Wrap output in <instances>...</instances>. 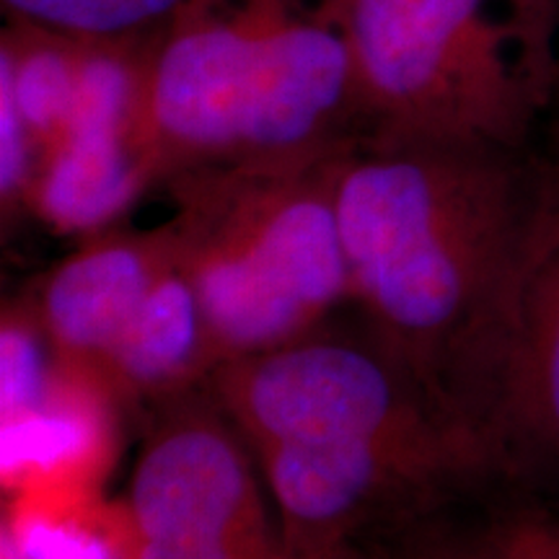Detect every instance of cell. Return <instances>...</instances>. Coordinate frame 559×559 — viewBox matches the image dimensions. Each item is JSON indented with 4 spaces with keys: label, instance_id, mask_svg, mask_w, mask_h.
<instances>
[{
    "label": "cell",
    "instance_id": "obj_1",
    "mask_svg": "<svg viewBox=\"0 0 559 559\" xmlns=\"http://www.w3.org/2000/svg\"><path fill=\"white\" fill-rule=\"evenodd\" d=\"M207 391L260 466L290 559H355L489 485L477 440L362 321L221 362Z\"/></svg>",
    "mask_w": 559,
    "mask_h": 559
},
{
    "label": "cell",
    "instance_id": "obj_2",
    "mask_svg": "<svg viewBox=\"0 0 559 559\" xmlns=\"http://www.w3.org/2000/svg\"><path fill=\"white\" fill-rule=\"evenodd\" d=\"M528 171L531 148L436 140L360 138L337 164L353 309L466 430V391Z\"/></svg>",
    "mask_w": 559,
    "mask_h": 559
},
{
    "label": "cell",
    "instance_id": "obj_3",
    "mask_svg": "<svg viewBox=\"0 0 559 559\" xmlns=\"http://www.w3.org/2000/svg\"><path fill=\"white\" fill-rule=\"evenodd\" d=\"M366 135L353 62L317 0H187L135 52L132 138L153 185L324 156Z\"/></svg>",
    "mask_w": 559,
    "mask_h": 559
},
{
    "label": "cell",
    "instance_id": "obj_4",
    "mask_svg": "<svg viewBox=\"0 0 559 559\" xmlns=\"http://www.w3.org/2000/svg\"><path fill=\"white\" fill-rule=\"evenodd\" d=\"M347 148L205 166L160 185L174 254L198 288L221 362L288 345L353 306L334 202Z\"/></svg>",
    "mask_w": 559,
    "mask_h": 559
},
{
    "label": "cell",
    "instance_id": "obj_5",
    "mask_svg": "<svg viewBox=\"0 0 559 559\" xmlns=\"http://www.w3.org/2000/svg\"><path fill=\"white\" fill-rule=\"evenodd\" d=\"M345 39L366 135L528 151L547 104L500 0H317Z\"/></svg>",
    "mask_w": 559,
    "mask_h": 559
},
{
    "label": "cell",
    "instance_id": "obj_6",
    "mask_svg": "<svg viewBox=\"0 0 559 559\" xmlns=\"http://www.w3.org/2000/svg\"><path fill=\"white\" fill-rule=\"evenodd\" d=\"M464 412L489 481L559 492V143L531 151L519 236Z\"/></svg>",
    "mask_w": 559,
    "mask_h": 559
},
{
    "label": "cell",
    "instance_id": "obj_7",
    "mask_svg": "<svg viewBox=\"0 0 559 559\" xmlns=\"http://www.w3.org/2000/svg\"><path fill=\"white\" fill-rule=\"evenodd\" d=\"M174 260L166 221L143 230L107 228L37 280L24 306L68 376L99 389L111 349Z\"/></svg>",
    "mask_w": 559,
    "mask_h": 559
},
{
    "label": "cell",
    "instance_id": "obj_8",
    "mask_svg": "<svg viewBox=\"0 0 559 559\" xmlns=\"http://www.w3.org/2000/svg\"><path fill=\"white\" fill-rule=\"evenodd\" d=\"M218 366L198 288L174 260L111 349L99 391L156 409L205 386Z\"/></svg>",
    "mask_w": 559,
    "mask_h": 559
},
{
    "label": "cell",
    "instance_id": "obj_9",
    "mask_svg": "<svg viewBox=\"0 0 559 559\" xmlns=\"http://www.w3.org/2000/svg\"><path fill=\"white\" fill-rule=\"evenodd\" d=\"M370 559H559V498L481 485L394 531Z\"/></svg>",
    "mask_w": 559,
    "mask_h": 559
},
{
    "label": "cell",
    "instance_id": "obj_10",
    "mask_svg": "<svg viewBox=\"0 0 559 559\" xmlns=\"http://www.w3.org/2000/svg\"><path fill=\"white\" fill-rule=\"evenodd\" d=\"M9 24L86 47L130 50L164 29L187 0H0Z\"/></svg>",
    "mask_w": 559,
    "mask_h": 559
},
{
    "label": "cell",
    "instance_id": "obj_11",
    "mask_svg": "<svg viewBox=\"0 0 559 559\" xmlns=\"http://www.w3.org/2000/svg\"><path fill=\"white\" fill-rule=\"evenodd\" d=\"M531 86L551 104L559 81V0H500Z\"/></svg>",
    "mask_w": 559,
    "mask_h": 559
},
{
    "label": "cell",
    "instance_id": "obj_12",
    "mask_svg": "<svg viewBox=\"0 0 559 559\" xmlns=\"http://www.w3.org/2000/svg\"><path fill=\"white\" fill-rule=\"evenodd\" d=\"M557 91H559V81H557Z\"/></svg>",
    "mask_w": 559,
    "mask_h": 559
}]
</instances>
